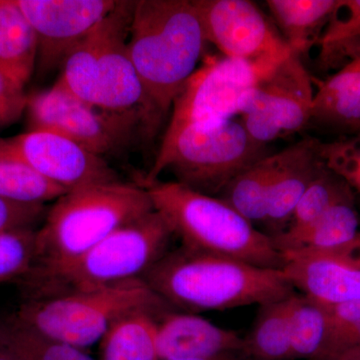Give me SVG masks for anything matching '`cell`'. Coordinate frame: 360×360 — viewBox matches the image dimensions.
Returning a JSON list of instances; mask_svg holds the SVG:
<instances>
[{
  "mask_svg": "<svg viewBox=\"0 0 360 360\" xmlns=\"http://www.w3.org/2000/svg\"><path fill=\"white\" fill-rule=\"evenodd\" d=\"M329 331L330 321L326 307L295 293L290 317L291 357L323 359Z\"/></svg>",
  "mask_w": 360,
  "mask_h": 360,
  "instance_id": "cell-28",
  "label": "cell"
},
{
  "mask_svg": "<svg viewBox=\"0 0 360 360\" xmlns=\"http://www.w3.org/2000/svg\"><path fill=\"white\" fill-rule=\"evenodd\" d=\"M310 122L350 134L356 131L360 127V58L317 84Z\"/></svg>",
  "mask_w": 360,
  "mask_h": 360,
  "instance_id": "cell-19",
  "label": "cell"
},
{
  "mask_svg": "<svg viewBox=\"0 0 360 360\" xmlns=\"http://www.w3.org/2000/svg\"><path fill=\"white\" fill-rule=\"evenodd\" d=\"M314 94L302 58L291 51L243 97L241 122L253 141L266 146L310 123Z\"/></svg>",
  "mask_w": 360,
  "mask_h": 360,
  "instance_id": "cell-10",
  "label": "cell"
},
{
  "mask_svg": "<svg viewBox=\"0 0 360 360\" xmlns=\"http://www.w3.org/2000/svg\"><path fill=\"white\" fill-rule=\"evenodd\" d=\"M319 143L317 139H305L279 153L264 224L269 238L288 229L298 201L323 168Z\"/></svg>",
  "mask_w": 360,
  "mask_h": 360,
  "instance_id": "cell-16",
  "label": "cell"
},
{
  "mask_svg": "<svg viewBox=\"0 0 360 360\" xmlns=\"http://www.w3.org/2000/svg\"><path fill=\"white\" fill-rule=\"evenodd\" d=\"M279 165V153L264 156L240 172L220 193L253 225L265 224L272 182Z\"/></svg>",
  "mask_w": 360,
  "mask_h": 360,
  "instance_id": "cell-23",
  "label": "cell"
},
{
  "mask_svg": "<svg viewBox=\"0 0 360 360\" xmlns=\"http://www.w3.org/2000/svg\"><path fill=\"white\" fill-rule=\"evenodd\" d=\"M238 333L189 312L156 317V350L160 360L212 359L243 350Z\"/></svg>",
  "mask_w": 360,
  "mask_h": 360,
  "instance_id": "cell-15",
  "label": "cell"
},
{
  "mask_svg": "<svg viewBox=\"0 0 360 360\" xmlns=\"http://www.w3.org/2000/svg\"><path fill=\"white\" fill-rule=\"evenodd\" d=\"M283 60L205 56L174 99L168 127L239 115L245 94Z\"/></svg>",
  "mask_w": 360,
  "mask_h": 360,
  "instance_id": "cell-11",
  "label": "cell"
},
{
  "mask_svg": "<svg viewBox=\"0 0 360 360\" xmlns=\"http://www.w3.org/2000/svg\"><path fill=\"white\" fill-rule=\"evenodd\" d=\"M68 191L54 186L4 146L0 139V198L20 203L44 205Z\"/></svg>",
  "mask_w": 360,
  "mask_h": 360,
  "instance_id": "cell-26",
  "label": "cell"
},
{
  "mask_svg": "<svg viewBox=\"0 0 360 360\" xmlns=\"http://www.w3.org/2000/svg\"><path fill=\"white\" fill-rule=\"evenodd\" d=\"M45 205L20 203L0 198V233L13 229L34 227L44 220Z\"/></svg>",
  "mask_w": 360,
  "mask_h": 360,
  "instance_id": "cell-33",
  "label": "cell"
},
{
  "mask_svg": "<svg viewBox=\"0 0 360 360\" xmlns=\"http://www.w3.org/2000/svg\"><path fill=\"white\" fill-rule=\"evenodd\" d=\"M295 295L259 305L250 335L243 338V352L260 360L291 357L290 317Z\"/></svg>",
  "mask_w": 360,
  "mask_h": 360,
  "instance_id": "cell-24",
  "label": "cell"
},
{
  "mask_svg": "<svg viewBox=\"0 0 360 360\" xmlns=\"http://www.w3.org/2000/svg\"><path fill=\"white\" fill-rule=\"evenodd\" d=\"M354 134H360V127H359V129H357L356 131H355Z\"/></svg>",
  "mask_w": 360,
  "mask_h": 360,
  "instance_id": "cell-38",
  "label": "cell"
},
{
  "mask_svg": "<svg viewBox=\"0 0 360 360\" xmlns=\"http://www.w3.org/2000/svg\"><path fill=\"white\" fill-rule=\"evenodd\" d=\"M168 304L143 279L26 300L13 316L53 340L84 348L103 340L111 326L137 311L160 315Z\"/></svg>",
  "mask_w": 360,
  "mask_h": 360,
  "instance_id": "cell-8",
  "label": "cell"
},
{
  "mask_svg": "<svg viewBox=\"0 0 360 360\" xmlns=\"http://www.w3.org/2000/svg\"><path fill=\"white\" fill-rule=\"evenodd\" d=\"M283 271L293 288L324 307L360 300V267L321 253L283 255Z\"/></svg>",
  "mask_w": 360,
  "mask_h": 360,
  "instance_id": "cell-17",
  "label": "cell"
},
{
  "mask_svg": "<svg viewBox=\"0 0 360 360\" xmlns=\"http://www.w3.org/2000/svg\"><path fill=\"white\" fill-rule=\"evenodd\" d=\"M182 246L241 260L264 269L283 270V255L266 233L221 198L193 191L177 181L141 184Z\"/></svg>",
  "mask_w": 360,
  "mask_h": 360,
  "instance_id": "cell-4",
  "label": "cell"
},
{
  "mask_svg": "<svg viewBox=\"0 0 360 360\" xmlns=\"http://www.w3.org/2000/svg\"><path fill=\"white\" fill-rule=\"evenodd\" d=\"M340 0H269L270 13L293 53L302 59L317 45Z\"/></svg>",
  "mask_w": 360,
  "mask_h": 360,
  "instance_id": "cell-20",
  "label": "cell"
},
{
  "mask_svg": "<svg viewBox=\"0 0 360 360\" xmlns=\"http://www.w3.org/2000/svg\"><path fill=\"white\" fill-rule=\"evenodd\" d=\"M0 342L18 360H94L82 348L41 335L13 315L0 319Z\"/></svg>",
  "mask_w": 360,
  "mask_h": 360,
  "instance_id": "cell-27",
  "label": "cell"
},
{
  "mask_svg": "<svg viewBox=\"0 0 360 360\" xmlns=\"http://www.w3.org/2000/svg\"><path fill=\"white\" fill-rule=\"evenodd\" d=\"M2 142L37 174L68 193L82 187L120 181L104 158L58 132L28 130L2 139Z\"/></svg>",
  "mask_w": 360,
  "mask_h": 360,
  "instance_id": "cell-13",
  "label": "cell"
},
{
  "mask_svg": "<svg viewBox=\"0 0 360 360\" xmlns=\"http://www.w3.org/2000/svg\"><path fill=\"white\" fill-rule=\"evenodd\" d=\"M319 70H340L360 58V0H340L319 42Z\"/></svg>",
  "mask_w": 360,
  "mask_h": 360,
  "instance_id": "cell-22",
  "label": "cell"
},
{
  "mask_svg": "<svg viewBox=\"0 0 360 360\" xmlns=\"http://www.w3.org/2000/svg\"><path fill=\"white\" fill-rule=\"evenodd\" d=\"M326 167L360 193V134L319 143Z\"/></svg>",
  "mask_w": 360,
  "mask_h": 360,
  "instance_id": "cell-31",
  "label": "cell"
},
{
  "mask_svg": "<svg viewBox=\"0 0 360 360\" xmlns=\"http://www.w3.org/2000/svg\"><path fill=\"white\" fill-rule=\"evenodd\" d=\"M234 118L189 122L168 127L153 167L142 184L169 169L177 182L214 196L240 172L269 155Z\"/></svg>",
  "mask_w": 360,
  "mask_h": 360,
  "instance_id": "cell-7",
  "label": "cell"
},
{
  "mask_svg": "<svg viewBox=\"0 0 360 360\" xmlns=\"http://www.w3.org/2000/svg\"><path fill=\"white\" fill-rule=\"evenodd\" d=\"M25 86L0 70V127L20 120L27 108Z\"/></svg>",
  "mask_w": 360,
  "mask_h": 360,
  "instance_id": "cell-32",
  "label": "cell"
},
{
  "mask_svg": "<svg viewBox=\"0 0 360 360\" xmlns=\"http://www.w3.org/2000/svg\"><path fill=\"white\" fill-rule=\"evenodd\" d=\"M34 227L0 233V283L20 284L39 262Z\"/></svg>",
  "mask_w": 360,
  "mask_h": 360,
  "instance_id": "cell-30",
  "label": "cell"
},
{
  "mask_svg": "<svg viewBox=\"0 0 360 360\" xmlns=\"http://www.w3.org/2000/svg\"><path fill=\"white\" fill-rule=\"evenodd\" d=\"M271 239L283 255L321 253L352 259L360 248L359 219L352 191L333 203L304 231Z\"/></svg>",
  "mask_w": 360,
  "mask_h": 360,
  "instance_id": "cell-18",
  "label": "cell"
},
{
  "mask_svg": "<svg viewBox=\"0 0 360 360\" xmlns=\"http://www.w3.org/2000/svg\"><path fill=\"white\" fill-rule=\"evenodd\" d=\"M0 360H18L1 342H0Z\"/></svg>",
  "mask_w": 360,
  "mask_h": 360,
  "instance_id": "cell-35",
  "label": "cell"
},
{
  "mask_svg": "<svg viewBox=\"0 0 360 360\" xmlns=\"http://www.w3.org/2000/svg\"><path fill=\"white\" fill-rule=\"evenodd\" d=\"M355 253H359V255H357L356 257H355L354 259H352L350 262L354 265H356V266L360 267V248L356 250V252Z\"/></svg>",
  "mask_w": 360,
  "mask_h": 360,
  "instance_id": "cell-36",
  "label": "cell"
},
{
  "mask_svg": "<svg viewBox=\"0 0 360 360\" xmlns=\"http://www.w3.org/2000/svg\"><path fill=\"white\" fill-rule=\"evenodd\" d=\"M26 111L30 130L58 132L101 158L127 150L141 129L151 131L158 120L142 111L118 112L90 105L58 84L28 96Z\"/></svg>",
  "mask_w": 360,
  "mask_h": 360,
  "instance_id": "cell-9",
  "label": "cell"
},
{
  "mask_svg": "<svg viewBox=\"0 0 360 360\" xmlns=\"http://www.w3.org/2000/svg\"><path fill=\"white\" fill-rule=\"evenodd\" d=\"M174 231L160 212L124 225L65 264L34 267L20 283L26 300L142 279L167 252Z\"/></svg>",
  "mask_w": 360,
  "mask_h": 360,
  "instance_id": "cell-3",
  "label": "cell"
},
{
  "mask_svg": "<svg viewBox=\"0 0 360 360\" xmlns=\"http://www.w3.org/2000/svg\"><path fill=\"white\" fill-rule=\"evenodd\" d=\"M37 39L35 70L63 68L72 49L117 6L115 0H16Z\"/></svg>",
  "mask_w": 360,
  "mask_h": 360,
  "instance_id": "cell-14",
  "label": "cell"
},
{
  "mask_svg": "<svg viewBox=\"0 0 360 360\" xmlns=\"http://www.w3.org/2000/svg\"><path fill=\"white\" fill-rule=\"evenodd\" d=\"M229 354L221 355V356L215 357V359H195V360H236L234 359H231V357H229Z\"/></svg>",
  "mask_w": 360,
  "mask_h": 360,
  "instance_id": "cell-37",
  "label": "cell"
},
{
  "mask_svg": "<svg viewBox=\"0 0 360 360\" xmlns=\"http://www.w3.org/2000/svg\"><path fill=\"white\" fill-rule=\"evenodd\" d=\"M37 60V39L16 0H0V70L23 86Z\"/></svg>",
  "mask_w": 360,
  "mask_h": 360,
  "instance_id": "cell-21",
  "label": "cell"
},
{
  "mask_svg": "<svg viewBox=\"0 0 360 360\" xmlns=\"http://www.w3.org/2000/svg\"><path fill=\"white\" fill-rule=\"evenodd\" d=\"M142 279L163 302L189 314L262 305L295 293L283 270L184 246L167 251Z\"/></svg>",
  "mask_w": 360,
  "mask_h": 360,
  "instance_id": "cell-1",
  "label": "cell"
},
{
  "mask_svg": "<svg viewBox=\"0 0 360 360\" xmlns=\"http://www.w3.org/2000/svg\"><path fill=\"white\" fill-rule=\"evenodd\" d=\"M352 189L345 180L324 165L298 201L288 229L281 234H295L304 231L333 203L352 193Z\"/></svg>",
  "mask_w": 360,
  "mask_h": 360,
  "instance_id": "cell-29",
  "label": "cell"
},
{
  "mask_svg": "<svg viewBox=\"0 0 360 360\" xmlns=\"http://www.w3.org/2000/svg\"><path fill=\"white\" fill-rule=\"evenodd\" d=\"M156 317L137 311L115 322L101 341L103 360H158Z\"/></svg>",
  "mask_w": 360,
  "mask_h": 360,
  "instance_id": "cell-25",
  "label": "cell"
},
{
  "mask_svg": "<svg viewBox=\"0 0 360 360\" xmlns=\"http://www.w3.org/2000/svg\"><path fill=\"white\" fill-rule=\"evenodd\" d=\"M206 42L193 1H134L129 56L160 115L172 108L177 94L196 70Z\"/></svg>",
  "mask_w": 360,
  "mask_h": 360,
  "instance_id": "cell-2",
  "label": "cell"
},
{
  "mask_svg": "<svg viewBox=\"0 0 360 360\" xmlns=\"http://www.w3.org/2000/svg\"><path fill=\"white\" fill-rule=\"evenodd\" d=\"M206 41L226 58L283 60L291 53L262 11L248 0H193Z\"/></svg>",
  "mask_w": 360,
  "mask_h": 360,
  "instance_id": "cell-12",
  "label": "cell"
},
{
  "mask_svg": "<svg viewBox=\"0 0 360 360\" xmlns=\"http://www.w3.org/2000/svg\"><path fill=\"white\" fill-rule=\"evenodd\" d=\"M134 1L117 6L72 49L56 84L80 101L110 111L161 115L146 94L129 51Z\"/></svg>",
  "mask_w": 360,
  "mask_h": 360,
  "instance_id": "cell-5",
  "label": "cell"
},
{
  "mask_svg": "<svg viewBox=\"0 0 360 360\" xmlns=\"http://www.w3.org/2000/svg\"><path fill=\"white\" fill-rule=\"evenodd\" d=\"M333 360H360V345L342 352Z\"/></svg>",
  "mask_w": 360,
  "mask_h": 360,
  "instance_id": "cell-34",
  "label": "cell"
},
{
  "mask_svg": "<svg viewBox=\"0 0 360 360\" xmlns=\"http://www.w3.org/2000/svg\"><path fill=\"white\" fill-rule=\"evenodd\" d=\"M153 210L150 196L141 184L120 180L68 191L47 210L37 231L35 267L70 262Z\"/></svg>",
  "mask_w": 360,
  "mask_h": 360,
  "instance_id": "cell-6",
  "label": "cell"
}]
</instances>
